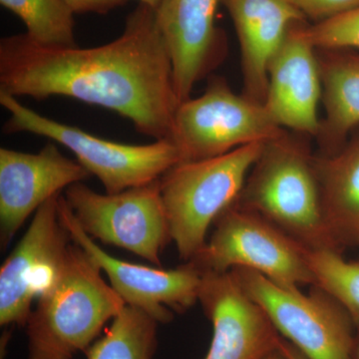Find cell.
I'll return each instance as SVG.
<instances>
[{
  "instance_id": "cell-1",
  "label": "cell",
  "mask_w": 359,
  "mask_h": 359,
  "mask_svg": "<svg viewBox=\"0 0 359 359\" xmlns=\"http://www.w3.org/2000/svg\"><path fill=\"white\" fill-rule=\"evenodd\" d=\"M0 93L37 100L65 96L101 106L155 141H171L179 106L156 11L141 4L121 35L100 46H45L25 33L4 37Z\"/></svg>"
},
{
  "instance_id": "cell-2",
  "label": "cell",
  "mask_w": 359,
  "mask_h": 359,
  "mask_svg": "<svg viewBox=\"0 0 359 359\" xmlns=\"http://www.w3.org/2000/svg\"><path fill=\"white\" fill-rule=\"evenodd\" d=\"M308 137L287 130L266 142L233 204L263 217L304 249L342 252L323 214Z\"/></svg>"
},
{
  "instance_id": "cell-3",
  "label": "cell",
  "mask_w": 359,
  "mask_h": 359,
  "mask_svg": "<svg viewBox=\"0 0 359 359\" xmlns=\"http://www.w3.org/2000/svg\"><path fill=\"white\" fill-rule=\"evenodd\" d=\"M101 271L72 241L26 323L28 359H73L126 306Z\"/></svg>"
},
{
  "instance_id": "cell-4",
  "label": "cell",
  "mask_w": 359,
  "mask_h": 359,
  "mask_svg": "<svg viewBox=\"0 0 359 359\" xmlns=\"http://www.w3.org/2000/svg\"><path fill=\"white\" fill-rule=\"evenodd\" d=\"M264 143L211 159L180 162L160 178L172 242L180 259L191 261L207 242L215 221L236 202Z\"/></svg>"
},
{
  "instance_id": "cell-5",
  "label": "cell",
  "mask_w": 359,
  "mask_h": 359,
  "mask_svg": "<svg viewBox=\"0 0 359 359\" xmlns=\"http://www.w3.org/2000/svg\"><path fill=\"white\" fill-rule=\"evenodd\" d=\"M0 104L9 113L4 133L28 132L61 144L91 176L100 180L107 194L147 185L180 163L178 149L172 141L146 145L118 143L40 115L16 97L0 93Z\"/></svg>"
},
{
  "instance_id": "cell-6",
  "label": "cell",
  "mask_w": 359,
  "mask_h": 359,
  "mask_svg": "<svg viewBox=\"0 0 359 359\" xmlns=\"http://www.w3.org/2000/svg\"><path fill=\"white\" fill-rule=\"evenodd\" d=\"M211 238L187 262L201 273L248 268L283 289L316 285L304 249L256 212L233 204L215 221Z\"/></svg>"
},
{
  "instance_id": "cell-7",
  "label": "cell",
  "mask_w": 359,
  "mask_h": 359,
  "mask_svg": "<svg viewBox=\"0 0 359 359\" xmlns=\"http://www.w3.org/2000/svg\"><path fill=\"white\" fill-rule=\"evenodd\" d=\"M231 275L256 302L283 339L308 359H351L355 325L353 316L334 295L318 285L309 294L287 290L248 268Z\"/></svg>"
},
{
  "instance_id": "cell-8",
  "label": "cell",
  "mask_w": 359,
  "mask_h": 359,
  "mask_svg": "<svg viewBox=\"0 0 359 359\" xmlns=\"http://www.w3.org/2000/svg\"><path fill=\"white\" fill-rule=\"evenodd\" d=\"M264 104L237 95L222 77L210 79L204 93L177 108L171 141L180 162L211 159L282 136Z\"/></svg>"
},
{
  "instance_id": "cell-9",
  "label": "cell",
  "mask_w": 359,
  "mask_h": 359,
  "mask_svg": "<svg viewBox=\"0 0 359 359\" xmlns=\"http://www.w3.org/2000/svg\"><path fill=\"white\" fill-rule=\"evenodd\" d=\"M63 195L93 240L129 250L161 268V252L172 238L160 179L117 194H99L79 182Z\"/></svg>"
},
{
  "instance_id": "cell-10",
  "label": "cell",
  "mask_w": 359,
  "mask_h": 359,
  "mask_svg": "<svg viewBox=\"0 0 359 359\" xmlns=\"http://www.w3.org/2000/svg\"><path fill=\"white\" fill-rule=\"evenodd\" d=\"M58 211L73 242L105 271L111 287L125 304L145 311L159 323H167L173 320V311H186L199 302L202 273L190 264L166 271L116 259L85 233L62 194L59 196Z\"/></svg>"
},
{
  "instance_id": "cell-11",
  "label": "cell",
  "mask_w": 359,
  "mask_h": 359,
  "mask_svg": "<svg viewBox=\"0 0 359 359\" xmlns=\"http://www.w3.org/2000/svg\"><path fill=\"white\" fill-rule=\"evenodd\" d=\"M59 195L35 212L32 222L0 269V325L25 327L32 302L65 261L72 243L59 218Z\"/></svg>"
},
{
  "instance_id": "cell-12",
  "label": "cell",
  "mask_w": 359,
  "mask_h": 359,
  "mask_svg": "<svg viewBox=\"0 0 359 359\" xmlns=\"http://www.w3.org/2000/svg\"><path fill=\"white\" fill-rule=\"evenodd\" d=\"M91 176L48 143L36 154L0 149V243L6 250L32 212L73 184Z\"/></svg>"
},
{
  "instance_id": "cell-13",
  "label": "cell",
  "mask_w": 359,
  "mask_h": 359,
  "mask_svg": "<svg viewBox=\"0 0 359 359\" xmlns=\"http://www.w3.org/2000/svg\"><path fill=\"white\" fill-rule=\"evenodd\" d=\"M199 302L212 325L205 359H263L280 348L283 337L231 271L203 273Z\"/></svg>"
},
{
  "instance_id": "cell-14",
  "label": "cell",
  "mask_w": 359,
  "mask_h": 359,
  "mask_svg": "<svg viewBox=\"0 0 359 359\" xmlns=\"http://www.w3.org/2000/svg\"><path fill=\"white\" fill-rule=\"evenodd\" d=\"M308 22L299 21L290 26L271 59L264 106L278 126L316 138L323 87L316 48L304 35Z\"/></svg>"
},
{
  "instance_id": "cell-15",
  "label": "cell",
  "mask_w": 359,
  "mask_h": 359,
  "mask_svg": "<svg viewBox=\"0 0 359 359\" xmlns=\"http://www.w3.org/2000/svg\"><path fill=\"white\" fill-rule=\"evenodd\" d=\"M221 0H165L156 11L171 57L179 105L224 56L223 32L215 25Z\"/></svg>"
},
{
  "instance_id": "cell-16",
  "label": "cell",
  "mask_w": 359,
  "mask_h": 359,
  "mask_svg": "<svg viewBox=\"0 0 359 359\" xmlns=\"http://www.w3.org/2000/svg\"><path fill=\"white\" fill-rule=\"evenodd\" d=\"M221 4L230 14L240 42L243 94L264 104L271 59L290 26L308 20L287 0H221Z\"/></svg>"
},
{
  "instance_id": "cell-17",
  "label": "cell",
  "mask_w": 359,
  "mask_h": 359,
  "mask_svg": "<svg viewBox=\"0 0 359 359\" xmlns=\"http://www.w3.org/2000/svg\"><path fill=\"white\" fill-rule=\"evenodd\" d=\"M316 52L325 109L316 136L318 154L332 155L359 126V53L346 48H318Z\"/></svg>"
},
{
  "instance_id": "cell-18",
  "label": "cell",
  "mask_w": 359,
  "mask_h": 359,
  "mask_svg": "<svg viewBox=\"0 0 359 359\" xmlns=\"http://www.w3.org/2000/svg\"><path fill=\"white\" fill-rule=\"evenodd\" d=\"M321 205L342 249L359 245V134L332 155L316 154Z\"/></svg>"
},
{
  "instance_id": "cell-19",
  "label": "cell",
  "mask_w": 359,
  "mask_h": 359,
  "mask_svg": "<svg viewBox=\"0 0 359 359\" xmlns=\"http://www.w3.org/2000/svg\"><path fill=\"white\" fill-rule=\"evenodd\" d=\"M158 325L145 311L126 304L103 337L85 351L87 359H152Z\"/></svg>"
},
{
  "instance_id": "cell-20",
  "label": "cell",
  "mask_w": 359,
  "mask_h": 359,
  "mask_svg": "<svg viewBox=\"0 0 359 359\" xmlns=\"http://www.w3.org/2000/svg\"><path fill=\"white\" fill-rule=\"evenodd\" d=\"M0 4L20 18L33 41L45 46H77L75 13L63 0H0Z\"/></svg>"
},
{
  "instance_id": "cell-21",
  "label": "cell",
  "mask_w": 359,
  "mask_h": 359,
  "mask_svg": "<svg viewBox=\"0 0 359 359\" xmlns=\"http://www.w3.org/2000/svg\"><path fill=\"white\" fill-rule=\"evenodd\" d=\"M316 285L334 295L351 313L359 316V261H346L332 250L306 252Z\"/></svg>"
},
{
  "instance_id": "cell-22",
  "label": "cell",
  "mask_w": 359,
  "mask_h": 359,
  "mask_svg": "<svg viewBox=\"0 0 359 359\" xmlns=\"http://www.w3.org/2000/svg\"><path fill=\"white\" fill-rule=\"evenodd\" d=\"M304 35L314 48L359 49V6L320 23H306Z\"/></svg>"
},
{
  "instance_id": "cell-23",
  "label": "cell",
  "mask_w": 359,
  "mask_h": 359,
  "mask_svg": "<svg viewBox=\"0 0 359 359\" xmlns=\"http://www.w3.org/2000/svg\"><path fill=\"white\" fill-rule=\"evenodd\" d=\"M306 20L314 23L323 22L351 11L359 6V0H287Z\"/></svg>"
},
{
  "instance_id": "cell-24",
  "label": "cell",
  "mask_w": 359,
  "mask_h": 359,
  "mask_svg": "<svg viewBox=\"0 0 359 359\" xmlns=\"http://www.w3.org/2000/svg\"><path fill=\"white\" fill-rule=\"evenodd\" d=\"M75 14L95 13L104 15L118 7L125 6L128 0H63Z\"/></svg>"
},
{
  "instance_id": "cell-25",
  "label": "cell",
  "mask_w": 359,
  "mask_h": 359,
  "mask_svg": "<svg viewBox=\"0 0 359 359\" xmlns=\"http://www.w3.org/2000/svg\"><path fill=\"white\" fill-rule=\"evenodd\" d=\"M280 349L287 359H308L299 349L295 348L292 344H290L285 339H283L280 341Z\"/></svg>"
},
{
  "instance_id": "cell-26",
  "label": "cell",
  "mask_w": 359,
  "mask_h": 359,
  "mask_svg": "<svg viewBox=\"0 0 359 359\" xmlns=\"http://www.w3.org/2000/svg\"><path fill=\"white\" fill-rule=\"evenodd\" d=\"M354 325H355V334H354L353 353L351 359H359V316L353 318Z\"/></svg>"
},
{
  "instance_id": "cell-27",
  "label": "cell",
  "mask_w": 359,
  "mask_h": 359,
  "mask_svg": "<svg viewBox=\"0 0 359 359\" xmlns=\"http://www.w3.org/2000/svg\"><path fill=\"white\" fill-rule=\"evenodd\" d=\"M141 4H144V6H147L151 7V8L154 9V11H158L159 7L162 6L163 2L165 0H138Z\"/></svg>"
},
{
  "instance_id": "cell-28",
  "label": "cell",
  "mask_w": 359,
  "mask_h": 359,
  "mask_svg": "<svg viewBox=\"0 0 359 359\" xmlns=\"http://www.w3.org/2000/svg\"><path fill=\"white\" fill-rule=\"evenodd\" d=\"M263 359H287L285 356L283 355L280 349L278 348V351H273V353H269V355H266V358Z\"/></svg>"
}]
</instances>
